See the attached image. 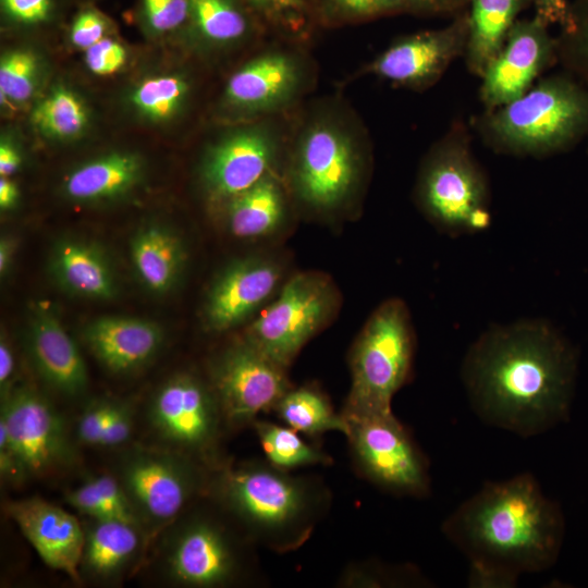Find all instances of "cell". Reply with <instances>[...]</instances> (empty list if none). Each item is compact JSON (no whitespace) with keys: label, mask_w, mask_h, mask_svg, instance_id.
<instances>
[{"label":"cell","mask_w":588,"mask_h":588,"mask_svg":"<svg viewBox=\"0 0 588 588\" xmlns=\"http://www.w3.org/2000/svg\"><path fill=\"white\" fill-rule=\"evenodd\" d=\"M579 353L554 324L524 319L493 324L468 347L461 378L480 420L519 437L569 418Z\"/></svg>","instance_id":"6da1fadb"},{"label":"cell","mask_w":588,"mask_h":588,"mask_svg":"<svg viewBox=\"0 0 588 588\" xmlns=\"http://www.w3.org/2000/svg\"><path fill=\"white\" fill-rule=\"evenodd\" d=\"M442 532L467 559L470 587L511 588L520 576L555 564L565 518L538 480L524 473L486 482L450 514Z\"/></svg>","instance_id":"7a4b0ae2"},{"label":"cell","mask_w":588,"mask_h":588,"mask_svg":"<svg viewBox=\"0 0 588 588\" xmlns=\"http://www.w3.org/2000/svg\"><path fill=\"white\" fill-rule=\"evenodd\" d=\"M471 128L495 154L547 158L588 136V86L565 71L541 78L523 96L474 117Z\"/></svg>","instance_id":"3957f363"},{"label":"cell","mask_w":588,"mask_h":588,"mask_svg":"<svg viewBox=\"0 0 588 588\" xmlns=\"http://www.w3.org/2000/svg\"><path fill=\"white\" fill-rule=\"evenodd\" d=\"M417 203L428 220L450 236L487 230L491 191L477 161L469 127L455 120L426 156L417 180Z\"/></svg>","instance_id":"277c9868"},{"label":"cell","mask_w":588,"mask_h":588,"mask_svg":"<svg viewBox=\"0 0 588 588\" xmlns=\"http://www.w3.org/2000/svg\"><path fill=\"white\" fill-rule=\"evenodd\" d=\"M415 334L406 304L389 298L370 315L351 356L352 387L343 416L392 413L411 375Z\"/></svg>","instance_id":"5b68a950"},{"label":"cell","mask_w":588,"mask_h":588,"mask_svg":"<svg viewBox=\"0 0 588 588\" xmlns=\"http://www.w3.org/2000/svg\"><path fill=\"white\" fill-rule=\"evenodd\" d=\"M335 308L336 292L330 279L319 272H299L282 284L243 339L285 368Z\"/></svg>","instance_id":"8992f818"},{"label":"cell","mask_w":588,"mask_h":588,"mask_svg":"<svg viewBox=\"0 0 588 588\" xmlns=\"http://www.w3.org/2000/svg\"><path fill=\"white\" fill-rule=\"evenodd\" d=\"M113 476L149 536L177 518L198 486L188 455L172 449L132 446L121 455Z\"/></svg>","instance_id":"52a82bcc"},{"label":"cell","mask_w":588,"mask_h":588,"mask_svg":"<svg viewBox=\"0 0 588 588\" xmlns=\"http://www.w3.org/2000/svg\"><path fill=\"white\" fill-rule=\"evenodd\" d=\"M0 424L26 478L50 476L75 463L76 452L62 416L29 385H13L1 396Z\"/></svg>","instance_id":"ba28073f"},{"label":"cell","mask_w":588,"mask_h":588,"mask_svg":"<svg viewBox=\"0 0 588 588\" xmlns=\"http://www.w3.org/2000/svg\"><path fill=\"white\" fill-rule=\"evenodd\" d=\"M344 417L356 458L372 481L402 494L427 493L426 462L393 413Z\"/></svg>","instance_id":"9c48e42d"},{"label":"cell","mask_w":588,"mask_h":588,"mask_svg":"<svg viewBox=\"0 0 588 588\" xmlns=\"http://www.w3.org/2000/svg\"><path fill=\"white\" fill-rule=\"evenodd\" d=\"M211 381L222 417L235 425L275 407L289 391L284 368L244 339L215 359Z\"/></svg>","instance_id":"30bf717a"},{"label":"cell","mask_w":588,"mask_h":588,"mask_svg":"<svg viewBox=\"0 0 588 588\" xmlns=\"http://www.w3.org/2000/svg\"><path fill=\"white\" fill-rule=\"evenodd\" d=\"M359 157L339 128L317 124L297 147L292 176L298 197L308 206L330 210L341 205L359 179Z\"/></svg>","instance_id":"8fae6325"},{"label":"cell","mask_w":588,"mask_h":588,"mask_svg":"<svg viewBox=\"0 0 588 588\" xmlns=\"http://www.w3.org/2000/svg\"><path fill=\"white\" fill-rule=\"evenodd\" d=\"M222 418L213 391L189 373H177L155 392L149 420L172 450L205 454L215 444Z\"/></svg>","instance_id":"7c38bea8"},{"label":"cell","mask_w":588,"mask_h":588,"mask_svg":"<svg viewBox=\"0 0 588 588\" xmlns=\"http://www.w3.org/2000/svg\"><path fill=\"white\" fill-rule=\"evenodd\" d=\"M221 497L241 519L267 532H279L298 523L308 497L303 485L261 466L230 468L220 477Z\"/></svg>","instance_id":"4fadbf2b"},{"label":"cell","mask_w":588,"mask_h":588,"mask_svg":"<svg viewBox=\"0 0 588 588\" xmlns=\"http://www.w3.org/2000/svg\"><path fill=\"white\" fill-rule=\"evenodd\" d=\"M556 62V37L549 25L535 15L517 20L480 77V102L491 110L517 99Z\"/></svg>","instance_id":"5bb4252c"},{"label":"cell","mask_w":588,"mask_h":588,"mask_svg":"<svg viewBox=\"0 0 588 588\" xmlns=\"http://www.w3.org/2000/svg\"><path fill=\"white\" fill-rule=\"evenodd\" d=\"M467 38L468 13H462L442 28L396 40L369 64L368 71L397 86L424 89L464 57Z\"/></svg>","instance_id":"9a60e30c"},{"label":"cell","mask_w":588,"mask_h":588,"mask_svg":"<svg viewBox=\"0 0 588 588\" xmlns=\"http://www.w3.org/2000/svg\"><path fill=\"white\" fill-rule=\"evenodd\" d=\"M283 267L267 256L226 264L210 283L201 308L205 328L225 332L243 323L279 292Z\"/></svg>","instance_id":"2e32d148"},{"label":"cell","mask_w":588,"mask_h":588,"mask_svg":"<svg viewBox=\"0 0 588 588\" xmlns=\"http://www.w3.org/2000/svg\"><path fill=\"white\" fill-rule=\"evenodd\" d=\"M163 566L170 580L177 585L217 587L232 579L236 559L220 527L205 519H192L168 537Z\"/></svg>","instance_id":"e0dca14e"},{"label":"cell","mask_w":588,"mask_h":588,"mask_svg":"<svg viewBox=\"0 0 588 588\" xmlns=\"http://www.w3.org/2000/svg\"><path fill=\"white\" fill-rule=\"evenodd\" d=\"M275 144L267 131L236 132L207 154L201 166L204 187L213 201L226 203L270 175Z\"/></svg>","instance_id":"ac0fdd59"},{"label":"cell","mask_w":588,"mask_h":588,"mask_svg":"<svg viewBox=\"0 0 588 588\" xmlns=\"http://www.w3.org/2000/svg\"><path fill=\"white\" fill-rule=\"evenodd\" d=\"M5 511L49 567L79 581L84 528L74 515L39 498L8 502Z\"/></svg>","instance_id":"d6986e66"},{"label":"cell","mask_w":588,"mask_h":588,"mask_svg":"<svg viewBox=\"0 0 588 588\" xmlns=\"http://www.w3.org/2000/svg\"><path fill=\"white\" fill-rule=\"evenodd\" d=\"M26 347L40 378L56 392L68 397L82 395L88 387L84 358L57 315L36 304L29 310Z\"/></svg>","instance_id":"ffe728a7"},{"label":"cell","mask_w":588,"mask_h":588,"mask_svg":"<svg viewBox=\"0 0 588 588\" xmlns=\"http://www.w3.org/2000/svg\"><path fill=\"white\" fill-rule=\"evenodd\" d=\"M82 338L95 358L109 371H136L160 350L163 329L155 321L130 316H101L87 322Z\"/></svg>","instance_id":"44dd1931"},{"label":"cell","mask_w":588,"mask_h":588,"mask_svg":"<svg viewBox=\"0 0 588 588\" xmlns=\"http://www.w3.org/2000/svg\"><path fill=\"white\" fill-rule=\"evenodd\" d=\"M47 269L53 282L75 297L108 301L119 291L107 252L85 238L65 236L57 240L50 249Z\"/></svg>","instance_id":"7402d4cb"},{"label":"cell","mask_w":588,"mask_h":588,"mask_svg":"<svg viewBox=\"0 0 588 588\" xmlns=\"http://www.w3.org/2000/svg\"><path fill=\"white\" fill-rule=\"evenodd\" d=\"M297 83L298 69L291 57L266 53L230 77L224 98L230 106L245 112L268 111L287 100Z\"/></svg>","instance_id":"603a6c76"},{"label":"cell","mask_w":588,"mask_h":588,"mask_svg":"<svg viewBox=\"0 0 588 588\" xmlns=\"http://www.w3.org/2000/svg\"><path fill=\"white\" fill-rule=\"evenodd\" d=\"M79 574L99 583L118 580L144 549V531L118 519L87 518Z\"/></svg>","instance_id":"cb8c5ba5"},{"label":"cell","mask_w":588,"mask_h":588,"mask_svg":"<svg viewBox=\"0 0 588 588\" xmlns=\"http://www.w3.org/2000/svg\"><path fill=\"white\" fill-rule=\"evenodd\" d=\"M133 270L144 287L164 295L179 283L187 259L182 238L160 223L140 226L130 240Z\"/></svg>","instance_id":"d4e9b609"},{"label":"cell","mask_w":588,"mask_h":588,"mask_svg":"<svg viewBox=\"0 0 588 588\" xmlns=\"http://www.w3.org/2000/svg\"><path fill=\"white\" fill-rule=\"evenodd\" d=\"M143 175V162L134 154L112 152L72 170L63 182L65 196L78 203H97L121 197Z\"/></svg>","instance_id":"484cf974"},{"label":"cell","mask_w":588,"mask_h":588,"mask_svg":"<svg viewBox=\"0 0 588 588\" xmlns=\"http://www.w3.org/2000/svg\"><path fill=\"white\" fill-rule=\"evenodd\" d=\"M465 64L470 74L482 76L517 21L532 0H470Z\"/></svg>","instance_id":"4316f807"},{"label":"cell","mask_w":588,"mask_h":588,"mask_svg":"<svg viewBox=\"0 0 588 588\" xmlns=\"http://www.w3.org/2000/svg\"><path fill=\"white\" fill-rule=\"evenodd\" d=\"M225 204V224L238 238H259L274 233L285 218V199L270 174Z\"/></svg>","instance_id":"83f0119b"},{"label":"cell","mask_w":588,"mask_h":588,"mask_svg":"<svg viewBox=\"0 0 588 588\" xmlns=\"http://www.w3.org/2000/svg\"><path fill=\"white\" fill-rule=\"evenodd\" d=\"M275 407L282 420L296 431L307 434L340 431L348 434L345 417L336 415L327 400L315 390L301 388L287 391Z\"/></svg>","instance_id":"f1b7e54d"},{"label":"cell","mask_w":588,"mask_h":588,"mask_svg":"<svg viewBox=\"0 0 588 588\" xmlns=\"http://www.w3.org/2000/svg\"><path fill=\"white\" fill-rule=\"evenodd\" d=\"M32 120L46 136L65 139L85 130L88 112L84 102L73 91L57 87L37 103Z\"/></svg>","instance_id":"f546056e"},{"label":"cell","mask_w":588,"mask_h":588,"mask_svg":"<svg viewBox=\"0 0 588 588\" xmlns=\"http://www.w3.org/2000/svg\"><path fill=\"white\" fill-rule=\"evenodd\" d=\"M188 93L187 82L177 75L146 78L132 93L131 100L138 112L152 121L172 118Z\"/></svg>","instance_id":"4dcf8cb0"},{"label":"cell","mask_w":588,"mask_h":588,"mask_svg":"<svg viewBox=\"0 0 588 588\" xmlns=\"http://www.w3.org/2000/svg\"><path fill=\"white\" fill-rule=\"evenodd\" d=\"M191 19L206 39L219 44L237 40L247 29L233 0H191Z\"/></svg>","instance_id":"1f68e13d"},{"label":"cell","mask_w":588,"mask_h":588,"mask_svg":"<svg viewBox=\"0 0 588 588\" xmlns=\"http://www.w3.org/2000/svg\"><path fill=\"white\" fill-rule=\"evenodd\" d=\"M261 446L269 461L279 468L324 463L327 457L304 442L294 429L270 422H256Z\"/></svg>","instance_id":"d6a6232c"},{"label":"cell","mask_w":588,"mask_h":588,"mask_svg":"<svg viewBox=\"0 0 588 588\" xmlns=\"http://www.w3.org/2000/svg\"><path fill=\"white\" fill-rule=\"evenodd\" d=\"M572 24L556 37L559 62L588 86V0L571 3Z\"/></svg>","instance_id":"836d02e7"},{"label":"cell","mask_w":588,"mask_h":588,"mask_svg":"<svg viewBox=\"0 0 588 588\" xmlns=\"http://www.w3.org/2000/svg\"><path fill=\"white\" fill-rule=\"evenodd\" d=\"M37 60L28 50H14L7 53L0 63V95L4 105L22 103L33 95Z\"/></svg>","instance_id":"e575fe53"},{"label":"cell","mask_w":588,"mask_h":588,"mask_svg":"<svg viewBox=\"0 0 588 588\" xmlns=\"http://www.w3.org/2000/svg\"><path fill=\"white\" fill-rule=\"evenodd\" d=\"M142 15L152 33L172 32L191 17V0H142Z\"/></svg>","instance_id":"d590c367"},{"label":"cell","mask_w":588,"mask_h":588,"mask_svg":"<svg viewBox=\"0 0 588 588\" xmlns=\"http://www.w3.org/2000/svg\"><path fill=\"white\" fill-rule=\"evenodd\" d=\"M115 401L96 400L89 403L78 417L76 432L81 442L98 445L109 422Z\"/></svg>","instance_id":"8d00e7d4"},{"label":"cell","mask_w":588,"mask_h":588,"mask_svg":"<svg viewBox=\"0 0 588 588\" xmlns=\"http://www.w3.org/2000/svg\"><path fill=\"white\" fill-rule=\"evenodd\" d=\"M126 61V51L117 40L105 37L85 50V63L97 75L118 72Z\"/></svg>","instance_id":"74e56055"},{"label":"cell","mask_w":588,"mask_h":588,"mask_svg":"<svg viewBox=\"0 0 588 588\" xmlns=\"http://www.w3.org/2000/svg\"><path fill=\"white\" fill-rule=\"evenodd\" d=\"M107 29V21L98 11L85 9L74 19L70 39L74 46L86 50L105 38Z\"/></svg>","instance_id":"f35d334b"},{"label":"cell","mask_w":588,"mask_h":588,"mask_svg":"<svg viewBox=\"0 0 588 588\" xmlns=\"http://www.w3.org/2000/svg\"><path fill=\"white\" fill-rule=\"evenodd\" d=\"M2 11L11 21L35 25L48 21L52 13V0H1Z\"/></svg>","instance_id":"ab89813d"},{"label":"cell","mask_w":588,"mask_h":588,"mask_svg":"<svg viewBox=\"0 0 588 588\" xmlns=\"http://www.w3.org/2000/svg\"><path fill=\"white\" fill-rule=\"evenodd\" d=\"M133 425L131 406L126 403L115 402L99 446L112 448L125 443L131 437Z\"/></svg>","instance_id":"60d3db41"},{"label":"cell","mask_w":588,"mask_h":588,"mask_svg":"<svg viewBox=\"0 0 588 588\" xmlns=\"http://www.w3.org/2000/svg\"><path fill=\"white\" fill-rule=\"evenodd\" d=\"M535 16L547 25L558 24L566 30L572 24L571 3L567 0H532Z\"/></svg>","instance_id":"b9f144b4"},{"label":"cell","mask_w":588,"mask_h":588,"mask_svg":"<svg viewBox=\"0 0 588 588\" xmlns=\"http://www.w3.org/2000/svg\"><path fill=\"white\" fill-rule=\"evenodd\" d=\"M345 13L357 16H370L401 10L400 0H331Z\"/></svg>","instance_id":"7bdbcfd3"},{"label":"cell","mask_w":588,"mask_h":588,"mask_svg":"<svg viewBox=\"0 0 588 588\" xmlns=\"http://www.w3.org/2000/svg\"><path fill=\"white\" fill-rule=\"evenodd\" d=\"M0 474L5 481L25 479L16 452L10 441L5 428L0 424Z\"/></svg>","instance_id":"ee69618b"},{"label":"cell","mask_w":588,"mask_h":588,"mask_svg":"<svg viewBox=\"0 0 588 588\" xmlns=\"http://www.w3.org/2000/svg\"><path fill=\"white\" fill-rule=\"evenodd\" d=\"M402 9L425 13H452L470 0H400Z\"/></svg>","instance_id":"f6af8a7d"},{"label":"cell","mask_w":588,"mask_h":588,"mask_svg":"<svg viewBox=\"0 0 588 588\" xmlns=\"http://www.w3.org/2000/svg\"><path fill=\"white\" fill-rule=\"evenodd\" d=\"M15 370V358L7 339L0 340V391L1 396L9 392Z\"/></svg>","instance_id":"bcb514c9"},{"label":"cell","mask_w":588,"mask_h":588,"mask_svg":"<svg viewBox=\"0 0 588 588\" xmlns=\"http://www.w3.org/2000/svg\"><path fill=\"white\" fill-rule=\"evenodd\" d=\"M265 12L279 16L291 17L301 12L305 0H250Z\"/></svg>","instance_id":"7dc6e473"},{"label":"cell","mask_w":588,"mask_h":588,"mask_svg":"<svg viewBox=\"0 0 588 588\" xmlns=\"http://www.w3.org/2000/svg\"><path fill=\"white\" fill-rule=\"evenodd\" d=\"M22 164V157L19 150L9 142L2 140L0 144V175L10 177L16 173Z\"/></svg>","instance_id":"c3c4849f"},{"label":"cell","mask_w":588,"mask_h":588,"mask_svg":"<svg viewBox=\"0 0 588 588\" xmlns=\"http://www.w3.org/2000/svg\"><path fill=\"white\" fill-rule=\"evenodd\" d=\"M19 188L16 184L9 177L1 176L0 179V208L8 210L13 208L19 200Z\"/></svg>","instance_id":"681fc988"},{"label":"cell","mask_w":588,"mask_h":588,"mask_svg":"<svg viewBox=\"0 0 588 588\" xmlns=\"http://www.w3.org/2000/svg\"><path fill=\"white\" fill-rule=\"evenodd\" d=\"M15 253V241L9 235H2L0 240V275H8Z\"/></svg>","instance_id":"f907efd6"},{"label":"cell","mask_w":588,"mask_h":588,"mask_svg":"<svg viewBox=\"0 0 588 588\" xmlns=\"http://www.w3.org/2000/svg\"><path fill=\"white\" fill-rule=\"evenodd\" d=\"M588 137V136H587Z\"/></svg>","instance_id":"816d5d0a"}]
</instances>
